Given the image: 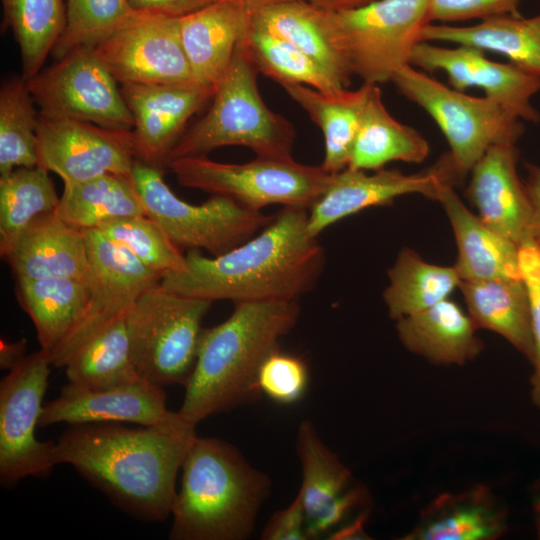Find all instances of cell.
I'll return each mask as SVG.
<instances>
[{"mask_svg":"<svg viewBox=\"0 0 540 540\" xmlns=\"http://www.w3.org/2000/svg\"><path fill=\"white\" fill-rule=\"evenodd\" d=\"M197 437L196 425L177 416L130 428L119 422L71 425L56 441L54 463L72 466L115 505L144 521L166 520L177 474Z\"/></svg>","mask_w":540,"mask_h":540,"instance_id":"6da1fadb","label":"cell"},{"mask_svg":"<svg viewBox=\"0 0 540 540\" xmlns=\"http://www.w3.org/2000/svg\"><path fill=\"white\" fill-rule=\"evenodd\" d=\"M307 220V209L282 207L261 233L226 253L208 257L188 250L185 268L163 275L160 283L212 302L298 301L316 286L325 265Z\"/></svg>","mask_w":540,"mask_h":540,"instance_id":"7a4b0ae2","label":"cell"},{"mask_svg":"<svg viewBox=\"0 0 540 540\" xmlns=\"http://www.w3.org/2000/svg\"><path fill=\"white\" fill-rule=\"evenodd\" d=\"M299 315L298 301L238 302L225 321L203 328L179 414L197 426L259 399L258 370Z\"/></svg>","mask_w":540,"mask_h":540,"instance_id":"3957f363","label":"cell"},{"mask_svg":"<svg viewBox=\"0 0 540 540\" xmlns=\"http://www.w3.org/2000/svg\"><path fill=\"white\" fill-rule=\"evenodd\" d=\"M172 507V540H244L271 480L230 443L196 437L183 461Z\"/></svg>","mask_w":540,"mask_h":540,"instance_id":"277c9868","label":"cell"},{"mask_svg":"<svg viewBox=\"0 0 540 540\" xmlns=\"http://www.w3.org/2000/svg\"><path fill=\"white\" fill-rule=\"evenodd\" d=\"M257 73L240 40L212 97L210 109L183 132L168 156L167 165L175 159L205 156L216 148L231 145L246 147L256 156H292L295 127L264 103L257 86Z\"/></svg>","mask_w":540,"mask_h":540,"instance_id":"5b68a950","label":"cell"},{"mask_svg":"<svg viewBox=\"0 0 540 540\" xmlns=\"http://www.w3.org/2000/svg\"><path fill=\"white\" fill-rule=\"evenodd\" d=\"M429 0H373L337 10H323L321 26L350 74L379 85L409 65L429 21Z\"/></svg>","mask_w":540,"mask_h":540,"instance_id":"8992f818","label":"cell"},{"mask_svg":"<svg viewBox=\"0 0 540 540\" xmlns=\"http://www.w3.org/2000/svg\"><path fill=\"white\" fill-rule=\"evenodd\" d=\"M212 303L168 290L160 281L140 294L125 321L132 361L143 379L161 387H185Z\"/></svg>","mask_w":540,"mask_h":540,"instance_id":"52a82bcc","label":"cell"},{"mask_svg":"<svg viewBox=\"0 0 540 540\" xmlns=\"http://www.w3.org/2000/svg\"><path fill=\"white\" fill-rule=\"evenodd\" d=\"M398 91L435 121L445 136L447 153L460 182L494 144H515L524 132L519 118L496 101L449 87L411 64L391 80Z\"/></svg>","mask_w":540,"mask_h":540,"instance_id":"ba28073f","label":"cell"},{"mask_svg":"<svg viewBox=\"0 0 540 540\" xmlns=\"http://www.w3.org/2000/svg\"><path fill=\"white\" fill-rule=\"evenodd\" d=\"M167 167L182 186L224 196L257 211L272 204L309 210L331 175L322 165L301 164L292 156H256L237 164L193 156L175 159Z\"/></svg>","mask_w":540,"mask_h":540,"instance_id":"9c48e42d","label":"cell"},{"mask_svg":"<svg viewBox=\"0 0 540 540\" xmlns=\"http://www.w3.org/2000/svg\"><path fill=\"white\" fill-rule=\"evenodd\" d=\"M130 178L146 215L180 249H203L219 256L256 235L274 218L220 195L199 205L187 203L166 184L163 170L138 159Z\"/></svg>","mask_w":540,"mask_h":540,"instance_id":"30bf717a","label":"cell"},{"mask_svg":"<svg viewBox=\"0 0 540 540\" xmlns=\"http://www.w3.org/2000/svg\"><path fill=\"white\" fill-rule=\"evenodd\" d=\"M52 366L50 352L41 348L0 382V482L5 488L28 476L47 477L56 466V442L36 437Z\"/></svg>","mask_w":540,"mask_h":540,"instance_id":"8fae6325","label":"cell"},{"mask_svg":"<svg viewBox=\"0 0 540 540\" xmlns=\"http://www.w3.org/2000/svg\"><path fill=\"white\" fill-rule=\"evenodd\" d=\"M26 82L40 115L113 130L134 128L116 79L92 49H76Z\"/></svg>","mask_w":540,"mask_h":540,"instance_id":"7c38bea8","label":"cell"},{"mask_svg":"<svg viewBox=\"0 0 540 540\" xmlns=\"http://www.w3.org/2000/svg\"><path fill=\"white\" fill-rule=\"evenodd\" d=\"M89 254V298L82 318L50 352L53 367L69 359L112 322L126 316L140 294L161 276L97 229L84 230Z\"/></svg>","mask_w":540,"mask_h":540,"instance_id":"4fadbf2b","label":"cell"},{"mask_svg":"<svg viewBox=\"0 0 540 540\" xmlns=\"http://www.w3.org/2000/svg\"><path fill=\"white\" fill-rule=\"evenodd\" d=\"M92 50L122 85L196 84L179 17L138 12Z\"/></svg>","mask_w":540,"mask_h":540,"instance_id":"5bb4252c","label":"cell"},{"mask_svg":"<svg viewBox=\"0 0 540 540\" xmlns=\"http://www.w3.org/2000/svg\"><path fill=\"white\" fill-rule=\"evenodd\" d=\"M38 166L64 184L115 173L130 176L137 160L133 130H113L71 119L38 116Z\"/></svg>","mask_w":540,"mask_h":540,"instance_id":"9a60e30c","label":"cell"},{"mask_svg":"<svg viewBox=\"0 0 540 540\" xmlns=\"http://www.w3.org/2000/svg\"><path fill=\"white\" fill-rule=\"evenodd\" d=\"M457 182L447 155L431 168L413 174L384 168L368 174L346 167L331 173L327 187L308 210L307 229L317 237L339 220L370 207L390 205L404 195L438 200L444 185Z\"/></svg>","mask_w":540,"mask_h":540,"instance_id":"2e32d148","label":"cell"},{"mask_svg":"<svg viewBox=\"0 0 540 540\" xmlns=\"http://www.w3.org/2000/svg\"><path fill=\"white\" fill-rule=\"evenodd\" d=\"M482 49L457 45L454 48L421 41L413 50L410 64L425 71H444L450 86L459 91L480 88L520 120L540 122L531 98L540 91V76L513 63L491 61Z\"/></svg>","mask_w":540,"mask_h":540,"instance_id":"e0dca14e","label":"cell"},{"mask_svg":"<svg viewBox=\"0 0 540 540\" xmlns=\"http://www.w3.org/2000/svg\"><path fill=\"white\" fill-rule=\"evenodd\" d=\"M137 159L163 170L187 121L213 93L197 84H123Z\"/></svg>","mask_w":540,"mask_h":540,"instance_id":"ac0fdd59","label":"cell"},{"mask_svg":"<svg viewBox=\"0 0 540 540\" xmlns=\"http://www.w3.org/2000/svg\"><path fill=\"white\" fill-rule=\"evenodd\" d=\"M163 387L144 379L108 389H88L66 383L58 397L43 405L39 426L98 422H128L154 426L171 421Z\"/></svg>","mask_w":540,"mask_h":540,"instance_id":"d6986e66","label":"cell"},{"mask_svg":"<svg viewBox=\"0 0 540 540\" xmlns=\"http://www.w3.org/2000/svg\"><path fill=\"white\" fill-rule=\"evenodd\" d=\"M515 144L490 146L471 170L466 189L477 216L492 230L516 244L533 238L532 208L520 181Z\"/></svg>","mask_w":540,"mask_h":540,"instance_id":"ffe728a7","label":"cell"},{"mask_svg":"<svg viewBox=\"0 0 540 540\" xmlns=\"http://www.w3.org/2000/svg\"><path fill=\"white\" fill-rule=\"evenodd\" d=\"M15 280L69 277L87 280L89 254L85 232L56 211L35 219L2 256Z\"/></svg>","mask_w":540,"mask_h":540,"instance_id":"44dd1931","label":"cell"},{"mask_svg":"<svg viewBox=\"0 0 540 540\" xmlns=\"http://www.w3.org/2000/svg\"><path fill=\"white\" fill-rule=\"evenodd\" d=\"M250 16L251 11L238 0H218L179 17L181 41L194 80L213 95L249 27Z\"/></svg>","mask_w":540,"mask_h":540,"instance_id":"7402d4cb","label":"cell"},{"mask_svg":"<svg viewBox=\"0 0 540 540\" xmlns=\"http://www.w3.org/2000/svg\"><path fill=\"white\" fill-rule=\"evenodd\" d=\"M449 219L458 256L454 264L461 281L521 278L519 245L488 227L461 201L451 184L438 200Z\"/></svg>","mask_w":540,"mask_h":540,"instance_id":"603a6c76","label":"cell"},{"mask_svg":"<svg viewBox=\"0 0 540 540\" xmlns=\"http://www.w3.org/2000/svg\"><path fill=\"white\" fill-rule=\"evenodd\" d=\"M475 323L456 302L447 298L396 321L401 344L435 365H464L483 349Z\"/></svg>","mask_w":540,"mask_h":540,"instance_id":"cb8c5ba5","label":"cell"},{"mask_svg":"<svg viewBox=\"0 0 540 540\" xmlns=\"http://www.w3.org/2000/svg\"><path fill=\"white\" fill-rule=\"evenodd\" d=\"M507 530V513L492 491L476 485L436 497L404 540H495Z\"/></svg>","mask_w":540,"mask_h":540,"instance_id":"d4e9b609","label":"cell"},{"mask_svg":"<svg viewBox=\"0 0 540 540\" xmlns=\"http://www.w3.org/2000/svg\"><path fill=\"white\" fill-rule=\"evenodd\" d=\"M459 289L476 327L498 334L532 364L530 300L523 279L461 281Z\"/></svg>","mask_w":540,"mask_h":540,"instance_id":"484cf974","label":"cell"},{"mask_svg":"<svg viewBox=\"0 0 540 540\" xmlns=\"http://www.w3.org/2000/svg\"><path fill=\"white\" fill-rule=\"evenodd\" d=\"M371 84L356 90L328 92L302 84H286L283 89L319 126L324 138V160L328 173L349 164Z\"/></svg>","mask_w":540,"mask_h":540,"instance_id":"4316f807","label":"cell"},{"mask_svg":"<svg viewBox=\"0 0 540 540\" xmlns=\"http://www.w3.org/2000/svg\"><path fill=\"white\" fill-rule=\"evenodd\" d=\"M421 40L473 46L505 55L519 68L540 76V14L502 15L471 26L427 24Z\"/></svg>","mask_w":540,"mask_h":540,"instance_id":"83f0119b","label":"cell"},{"mask_svg":"<svg viewBox=\"0 0 540 540\" xmlns=\"http://www.w3.org/2000/svg\"><path fill=\"white\" fill-rule=\"evenodd\" d=\"M430 151L424 136L386 109L378 85L371 84L347 167L380 170L392 161L421 163Z\"/></svg>","mask_w":540,"mask_h":540,"instance_id":"f1b7e54d","label":"cell"},{"mask_svg":"<svg viewBox=\"0 0 540 540\" xmlns=\"http://www.w3.org/2000/svg\"><path fill=\"white\" fill-rule=\"evenodd\" d=\"M15 294L35 327L41 348L51 352L82 318L89 284L88 279L69 277L16 280Z\"/></svg>","mask_w":540,"mask_h":540,"instance_id":"f546056e","label":"cell"},{"mask_svg":"<svg viewBox=\"0 0 540 540\" xmlns=\"http://www.w3.org/2000/svg\"><path fill=\"white\" fill-rule=\"evenodd\" d=\"M387 275L389 283L383 300L389 317L395 321L449 298L461 283L454 265L428 263L408 247L399 251Z\"/></svg>","mask_w":540,"mask_h":540,"instance_id":"4dcf8cb0","label":"cell"},{"mask_svg":"<svg viewBox=\"0 0 540 540\" xmlns=\"http://www.w3.org/2000/svg\"><path fill=\"white\" fill-rule=\"evenodd\" d=\"M56 213L82 230L97 229L122 217L146 215L130 176L115 173L64 184Z\"/></svg>","mask_w":540,"mask_h":540,"instance_id":"1f68e13d","label":"cell"},{"mask_svg":"<svg viewBox=\"0 0 540 540\" xmlns=\"http://www.w3.org/2000/svg\"><path fill=\"white\" fill-rule=\"evenodd\" d=\"M322 12L306 0L286 1L252 11L250 26L292 44L347 87L352 75L323 33Z\"/></svg>","mask_w":540,"mask_h":540,"instance_id":"d6a6232c","label":"cell"},{"mask_svg":"<svg viewBox=\"0 0 540 540\" xmlns=\"http://www.w3.org/2000/svg\"><path fill=\"white\" fill-rule=\"evenodd\" d=\"M125 317L112 322L69 359L64 366L68 383L108 389L143 379L132 361Z\"/></svg>","mask_w":540,"mask_h":540,"instance_id":"836d02e7","label":"cell"},{"mask_svg":"<svg viewBox=\"0 0 540 540\" xmlns=\"http://www.w3.org/2000/svg\"><path fill=\"white\" fill-rule=\"evenodd\" d=\"M49 171L20 167L0 175V254L38 217L55 212L60 201Z\"/></svg>","mask_w":540,"mask_h":540,"instance_id":"e575fe53","label":"cell"},{"mask_svg":"<svg viewBox=\"0 0 540 540\" xmlns=\"http://www.w3.org/2000/svg\"><path fill=\"white\" fill-rule=\"evenodd\" d=\"M7 24L20 50L22 78L41 68L60 37L66 20L63 0H1Z\"/></svg>","mask_w":540,"mask_h":540,"instance_id":"d590c367","label":"cell"},{"mask_svg":"<svg viewBox=\"0 0 540 540\" xmlns=\"http://www.w3.org/2000/svg\"><path fill=\"white\" fill-rule=\"evenodd\" d=\"M241 41L257 71L281 86L302 84L328 92L346 88L313 58L250 24Z\"/></svg>","mask_w":540,"mask_h":540,"instance_id":"8d00e7d4","label":"cell"},{"mask_svg":"<svg viewBox=\"0 0 540 540\" xmlns=\"http://www.w3.org/2000/svg\"><path fill=\"white\" fill-rule=\"evenodd\" d=\"M297 454L302 469L299 492L309 520L351 486L352 474L323 443L310 421L299 426Z\"/></svg>","mask_w":540,"mask_h":540,"instance_id":"74e56055","label":"cell"},{"mask_svg":"<svg viewBox=\"0 0 540 540\" xmlns=\"http://www.w3.org/2000/svg\"><path fill=\"white\" fill-rule=\"evenodd\" d=\"M34 100L22 77L0 90V175L16 168L38 165L37 122Z\"/></svg>","mask_w":540,"mask_h":540,"instance_id":"f35d334b","label":"cell"},{"mask_svg":"<svg viewBox=\"0 0 540 540\" xmlns=\"http://www.w3.org/2000/svg\"><path fill=\"white\" fill-rule=\"evenodd\" d=\"M138 12L129 0H67L65 26L51 54L59 60L76 49H93Z\"/></svg>","mask_w":540,"mask_h":540,"instance_id":"ab89813d","label":"cell"},{"mask_svg":"<svg viewBox=\"0 0 540 540\" xmlns=\"http://www.w3.org/2000/svg\"><path fill=\"white\" fill-rule=\"evenodd\" d=\"M97 230L161 277L183 270L186 266L181 249L147 215L118 218L101 225Z\"/></svg>","mask_w":540,"mask_h":540,"instance_id":"60d3db41","label":"cell"},{"mask_svg":"<svg viewBox=\"0 0 540 540\" xmlns=\"http://www.w3.org/2000/svg\"><path fill=\"white\" fill-rule=\"evenodd\" d=\"M309 385L306 362L279 348L262 362L257 374L261 394L281 405H291L303 398Z\"/></svg>","mask_w":540,"mask_h":540,"instance_id":"b9f144b4","label":"cell"},{"mask_svg":"<svg viewBox=\"0 0 540 540\" xmlns=\"http://www.w3.org/2000/svg\"><path fill=\"white\" fill-rule=\"evenodd\" d=\"M519 269L530 300L535 356L531 364L530 397L540 410V247L534 237L519 245Z\"/></svg>","mask_w":540,"mask_h":540,"instance_id":"7bdbcfd3","label":"cell"},{"mask_svg":"<svg viewBox=\"0 0 540 540\" xmlns=\"http://www.w3.org/2000/svg\"><path fill=\"white\" fill-rule=\"evenodd\" d=\"M522 0H429V21L457 22L502 15L520 16Z\"/></svg>","mask_w":540,"mask_h":540,"instance_id":"ee69618b","label":"cell"},{"mask_svg":"<svg viewBox=\"0 0 540 540\" xmlns=\"http://www.w3.org/2000/svg\"><path fill=\"white\" fill-rule=\"evenodd\" d=\"M367 491L361 486H350L316 516L307 520L306 531L309 539L319 538L332 531L354 509L365 503Z\"/></svg>","mask_w":540,"mask_h":540,"instance_id":"f6af8a7d","label":"cell"},{"mask_svg":"<svg viewBox=\"0 0 540 540\" xmlns=\"http://www.w3.org/2000/svg\"><path fill=\"white\" fill-rule=\"evenodd\" d=\"M306 512L300 492L284 509L275 512L261 533L262 540H307Z\"/></svg>","mask_w":540,"mask_h":540,"instance_id":"bcb514c9","label":"cell"},{"mask_svg":"<svg viewBox=\"0 0 540 540\" xmlns=\"http://www.w3.org/2000/svg\"><path fill=\"white\" fill-rule=\"evenodd\" d=\"M139 12L182 17L218 0H129Z\"/></svg>","mask_w":540,"mask_h":540,"instance_id":"7dc6e473","label":"cell"},{"mask_svg":"<svg viewBox=\"0 0 540 540\" xmlns=\"http://www.w3.org/2000/svg\"><path fill=\"white\" fill-rule=\"evenodd\" d=\"M527 178L524 186L532 208L533 234L540 228V167L525 163Z\"/></svg>","mask_w":540,"mask_h":540,"instance_id":"c3c4849f","label":"cell"},{"mask_svg":"<svg viewBox=\"0 0 540 540\" xmlns=\"http://www.w3.org/2000/svg\"><path fill=\"white\" fill-rule=\"evenodd\" d=\"M27 343L25 339L10 342L5 339L0 340V367L5 370H12L18 366L27 356Z\"/></svg>","mask_w":540,"mask_h":540,"instance_id":"681fc988","label":"cell"},{"mask_svg":"<svg viewBox=\"0 0 540 540\" xmlns=\"http://www.w3.org/2000/svg\"><path fill=\"white\" fill-rule=\"evenodd\" d=\"M368 514H360L353 522L346 526L337 529L330 534L328 539L331 540H356V539H370L365 532V523L367 522Z\"/></svg>","mask_w":540,"mask_h":540,"instance_id":"f907efd6","label":"cell"},{"mask_svg":"<svg viewBox=\"0 0 540 540\" xmlns=\"http://www.w3.org/2000/svg\"><path fill=\"white\" fill-rule=\"evenodd\" d=\"M316 7L327 10V11H337L347 8H352L360 6L371 2L373 0H306Z\"/></svg>","mask_w":540,"mask_h":540,"instance_id":"816d5d0a","label":"cell"},{"mask_svg":"<svg viewBox=\"0 0 540 540\" xmlns=\"http://www.w3.org/2000/svg\"><path fill=\"white\" fill-rule=\"evenodd\" d=\"M241 2L249 11H255L265 6L292 1V0H238Z\"/></svg>","mask_w":540,"mask_h":540,"instance_id":"f5cc1de1","label":"cell"},{"mask_svg":"<svg viewBox=\"0 0 540 540\" xmlns=\"http://www.w3.org/2000/svg\"><path fill=\"white\" fill-rule=\"evenodd\" d=\"M534 507L536 513V530L537 535L540 538V498L536 501Z\"/></svg>","mask_w":540,"mask_h":540,"instance_id":"db71d44e","label":"cell"},{"mask_svg":"<svg viewBox=\"0 0 540 540\" xmlns=\"http://www.w3.org/2000/svg\"><path fill=\"white\" fill-rule=\"evenodd\" d=\"M533 237H534L535 241L537 242V244L540 247V228H538V229H536L534 231Z\"/></svg>","mask_w":540,"mask_h":540,"instance_id":"11a10c76","label":"cell"}]
</instances>
